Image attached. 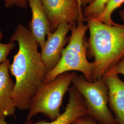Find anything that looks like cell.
Segmentation results:
<instances>
[{
	"mask_svg": "<svg viewBox=\"0 0 124 124\" xmlns=\"http://www.w3.org/2000/svg\"><path fill=\"white\" fill-rule=\"evenodd\" d=\"M10 41L17 42L18 45V53L9 67L10 73L15 78L12 96L16 108L26 110L47 72L38 51L39 45L28 28L18 23Z\"/></svg>",
	"mask_w": 124,
	"mask_h": 124,
	"instance_id": "cell-1",
	"label": "cell"
},
{
	"mask_svg": "<svg viewBox=\"0 0 124 124\" xmlns=\"http://www.w3.org/2000/svg\"><path fill=\"white\" fill-rule=\"evenodd\" d=\"M89 38L87 54L94 58L93 81L102 78L124 56V24L109 25L86 18Z\"/></svg>",
	"mask_w": 124,
	"mask_h": 124,
	"instance_id": "cell-2",
	"label": "cell"
},
{
	"mask_svg": "<svg viewBox=\"0 0 124 124\" xmlns=\"http://www.w3.org/2000/svg\"><path fill=\"white\" fill-rule=\"evenodd\" d=\"M87 24L84 22L75 23L71 26V36L66 47L62 51L58 64L46 74L44 83L54 80L62 74L79 71L88 81H93L94 62L87 58V45L85 41Z\"/></svg>",
	"mask_w": 124,
	"mask_h": 124,
	"instance_id": "cell-3",
	"label": "cell"
},
{
	"mask_svg": "<svg viewBox=\"0 0 124 124\" xmlns=\"http://www.w3.org/2000/svg\"><path fill=\"white\" fill-rule=\"evenodd\" d=\"M76 72H69L58 76L54 80L44 83L31 99L27 120L41 113L51 121L60 115V108L63 97L72 85Z\"/></svg>",
	"mask_w": 124,
	"mask_h": 124,
	"instance_id": "cell-4",
	"label": "cell"
},
{
	"mask_svg": "<svg viewBox=\"0 0 124 124\" xmlns=\"http://www.w3.org/2000/svg\"><path fill=\"white\" fill-rule=\"evenodd\" d=\"M72 85L83 98L88 115L98 124H118L108 107V88L102 77L90 82L77 75Z\"/></svg>",
	"mask_w": 124,
	"mask_h": 124,
	"instance_id": "cell-5",
	"label": "cell"
},
{
	"mask_svg": "<svg viewBox=\"0 0 124 124\" xmlns=\"http://www.w3.org/2000/svg\"><path fill=\"white\" fill-rule=\"evenodd\" d=\"M52 32L62 23L86 21L77 0H41Z\"/></svg>",
	"mask_w": 124,
	"mask_h": 124,
	"instance_id": "cell-6",
	"label": "cell"
},
{
	"mask_svg": "<svg viewBox=\"0 0 124 124\" xmlns=\"http://www.w3.org/2000/svg\"><path fill=\"white\" fill-rule=\"evenodd\" d=\"M72 24L62 23L55 31L47 36V38L40 49V53L47 73L53 69L59 62L66 43L67 35Z\"/></svg>",
	"mask_w": 124,
	"mask_h": 124,
	"instance_id": "cell-7",
	"label": "cell"
},
{
	"mask_svg": "<svg viewBox=\"0 0 124 124\" xmlns=\"http://www.w3.org/2000/svg\"><path fill=\"white\" fill-rule=\"evenodd\" d=\"M69 92V102L65 110L57 119L50 122L41 120L34 123L31 120H26L25 124H72L80 117L88 115L84 101L80 93L73 85Z\"/></svg>",
	"mask_w": 124,
	"mask_h": 124,
	"instance_id": "cell-8",
	"label": "cell"
},
{
	"mask_svg": "<svg viewBox=\"0 0 124 124\" xmlns=\"http://www.w3.org/2000/svg\"><path fill=\"white\" fill-rule=\"evenodd\" d=\"M108 88V105L118 124H124V81L118 75L102 76Z\"/></svg>",
	"mask_w": 124,
	"mask_h": 124,
	"instance_id": "cell-9",
	"label": "cell"
},
{
	"mask_svg": "<svg viewBox=\"0 0 124 124\" xmlns=\"http://www.w3.org/2000/svg\"><path fill=\"white\" fill-rule=\"evenodd\" d=\"M8 59L0 64V116L7 117L15 115L16 108L12 93L15 83L9 74Z\"/></svg>",
	"mask_w": 124,
	"mask_h": 124,
	"instance_id": "cell-10",
	"label": "cell"
},
{
	"mask_svg": "<svg viewBox=\"0 0 124 124\" xmlns=\"http://www.w3.org/2000/svg\"><path fill=\"white\" fill-rule=\"evenodd\" d=\"M27 0L32 13V18L29 23L28 29L41 49L46 40V36L52 31L41 0Z\"/></svg>",
	"mask_w": 124,
	"mask_h": 124,
	"instance_id": "cell-11",
	"label": "cell"
},
{
	"mask_svg": "<svg viewBox=\"0 0 124 124\" xmlns=\"http://www.w3.org/2000/svg\"><path fill=\"white\" fill-rule=\"evenodd\" d=\"M124 3V0H110L107 4L101 14L96 19L101 22L109 25H115L112 19V14L115 9L120 8Z\"/></svg>",
	"mask_w": 124,
	"mask_h": 124,
	"instance_id": "cell-12",
	"label": "cell"
},
{
	"mask_svg": "<svg viewBox=\"0 0 124 124\" xmlns=\"http://www.w3.org/2000/svg\"><path fill=\"white\" fill-rule=\"evenodd\" d=\"M110 0H93L83 12L85 18H97L101 14Z\"/></svg>",
	"mask_w": 124,
	"mask_h": 124,
	"instance_id": "cell-13",
	"label": "cell"
},
{
	"mask_svg": "<svg viewBox=\"0 0 124 124\" xmlns=\"http://www.w3.org/2000/svg\"><path fill=\"white\" fill-rule=\"evenodd\" d=\"M16 46V44L11 41L7 43L0 42V64L8 59V56Z\"/></svg>",
	"mask_w": 124,
	"mask_h": 124,
	"instance_id": "cell-14",
	"label": "cell"
},
{
	"mask_svg": "<svg viewBox=\"0 0 124 124\" xmlns=\"http://www.w3.org/2000/svg\"><path fill=\"white\" fill-rule=\"evenodd\" d=\"M6 8H10L16 6L21 9H26L28 2L27 0H4Z\"/></svg>",
	"mask_w": 124,
	"mask_h": 124,
	"instance_id": "cell-15",
	"label": "cell"
},
{
	"mask_svg": "<svg viewBox=\"0 0 124 124\" xmlns=\"http://www.w3.org/2000/svg\"><path fill=\"white\" fill-rule=\"evenodd\" d=\"M105 74L118 75L120 74L124 75V56L115 66L107 71Z\"/></svg>",
	"mask_w": 124,
	"mask_h": 124,
	"instance_id": "cell-16",
	"label": "cell"
},
{
	"mask_svg": "<svg viewBox=\"0 0 124 124\" xmlns=\"http://www.w3.org/2000/svg\"><path fill=\"white\" fill-rule=\"evenodd\" d=\"M72 124H98L88 115L80 117L75 120Z\"/></svg>",
	"mask_w": 124,
	"mask_h": 124,
	"instance_id": "cell-17",
	"label": "cell"
},
{
	"mask_svg": "<svg viewBox=\"0 0 124 124\" xmlns=\"http://www.w3.org/2000/svg\"><path fill=\"white\" fill-rule=\"evenodd\" d=\"M93 0H81V4L82 7H86L90 4Z\"/></svg>",
	"mask_w": 124,
	"mask_h": 124,
	"instance_id": "cell-18",
	"label": "cell"
},
{
	"mask_svg": "<svg viewBox=\"0 0 124 124\" xmlns=\"http://www.w3.org/2000/svg\"><path fill=\"white\" fill-rule=\"evenodd\" d=\"M5 117L0 116V124H8L5 120Z\"/></svg>",
	"mask_w": 124,
	"mask_h": 124,
	"instance_id": "cell-19",
	"label": "cell"
},
{
	"mask_svg": "<svg viewBox=\"0 0 124 124\" xmlns=\"http://www.w3.org/2000/svg\"><path fill=\"white\" fill-rule=\"evenodd\" d=\"M121 20L124 22V10H121L119 12Z\"/></svg>",
	"mask_w": 124,
	"mask_h": 124,
	"instance_id": "cell-20",
	"label": "cell"
},
{
	"mask_svg": "<svg viewBox=\"0 0 124 124\" xmlns=\"http://www.w3.org/2000/svg\"><path fill=\"white\" fill-rule=\"evenodd\" d=\"M79 5V7H80V8L82 9V4H81V0H77Z\"/></svg>",
	"mask_w": 124,
	"mask_h": 124,
	"instance_id": "cell-21",
	"label": "cell"
},
{
	"mask_svg": "<svg viewBox=\"0 0 124 124\" xmlns=\"http://www.w3.org/2000/svg\"><path fill=\"white\" fill-rule=\"evenodd\" d=\"M3 38V33L2 31L0 30V41Z\"/></svg>",
	"mask_w": 124,
	"mask_h": 124,
	"instance_id": "cell-22",
	"label": "cell"
}]
</instances>
